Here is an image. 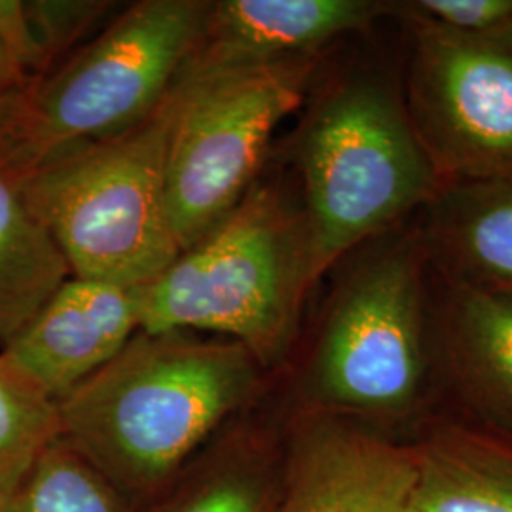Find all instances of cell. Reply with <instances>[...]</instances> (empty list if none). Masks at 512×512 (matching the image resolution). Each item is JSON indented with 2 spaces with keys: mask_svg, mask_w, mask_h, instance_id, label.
I'll return each mask as SVG.
<instances>
[{
  "mask_svg": "<svg viewBox=\"0 0 512 512\" xmlns=\"http://www.w3.org/2000/svg\"><path fill=\"white\" fill-rule=\"evenodd\" d=\"M266 376L234 340L139 330L57 403L61 439L133 511H143L230 421L253 408Z\"/></svg>",
  "mask_w": 512,
  "mask_h": 512,
  "instance_id": "6da1fadb",
  "label": "cell"
},
{
  "mask_svg": "<svg viewBox=\"0 0 512 512\" xmlns=\"http://www.w3.org/2000/svg\"><path fill=\"white\" fill-rule=\"evenodd\" d=\"M315 281L431 202L439 173L414 128L403 82L376 67L336 76L293 137Z\"/></svg>",
  "mask_w": 512,
  "mask_h": 512,
  "instance_id": "7a4b0ae2",
  "label": "cell"
},
{
  "mask_svg": "<svg viewBox=\"0 0 512 512\" xmlns=\"http://www.w3.org/2000/svg\"><path fill=\"white\" fill-rule=\"evenodd\" d=\"M330 293L300 380V406L366 425L412 416L433 349L431 270L416 224L359 247Z\"/></svg>",
  "mask_w": 512,
  "mask_h": 512,
  "instance_id": "3957f363",
  "label": "cell"
},
{
  "mask_svg": "<svg viewBox=\"0 0 512 512\" xmlns=\"http://www.w3.org/2000/svg\"><path fill=\"white\" fill-rule=\"evenodd\" d=\"M315 277L300 205L256 183L143 293L145 332H205L249 349L266 372L291 355Z\"/></svg>",
  "mask_w": 512,
  "mask_h": 512,
  "instance_id": "277c9868",
  "label": "cell"
},
{
  "mask_svg": "<svg viewBox=\"0 0 512 512\" xmlns=\"http://www.w3.org/2000/svg\"><path fill=\"white\" fill-rule=\"evenodd\" d=\"M179 92L131 128L71 148L19 179L73 277L143 287L181 255L167 209Z\"/></svg>",
  "mask_w": 512,
  "mask_h": 512,
  "instance_id": "5b68a950",
  "label": "cell"
},
{
  "mask_svg": "<svg viewBox=\"0 0 512 512\" xmlns=\"http://www.w3.org/2000/svg\"><path fill=\"white\" fill-rule=\"evenodd\" d=\"M209 2L141 0L19 95L0 122V164L18 179L57 154L118 135L173 90Z\"/></svg>",
  "mask_w": 512,
  "mask_h": 512,
  "instance_id": "8992f818",
  "label": "cell"
},
{
  "mask_svg": "<svg viewBox=\"0 0 512 512\" xmlns=\"http://www.w3.org/2000/svg\"><path fill=\"white\" fill-rule=\"evenodd\" d=\"M319 59L175 82L167 209L181 251L217 228L255 186L275 129L304 105Z\"/></svg>",
  "mask_w": 512,
  "mask_h": 512,
  "instance_id": "52a82bcc",
  "label": "cell"
},
{
  "mask_svg": "<svg viewBox=\"0 0 512 512\" xmlns=\"http://www.w3.org/2000/svg\"><path fill=\"white\" fill-rule=\"evenodd\" d=\"M406 107L442 184L512 171V23L458 33L404 12Z\"/></svg>",
  "mask_w": 512,
  "mask_h": 512,
  "instance_id": "ba28073f",
  "label": "cell"
},
{
  "mask_svg": "<svg viewBox=\"0 0 512 512\" xmlns=\"http://www.w3.org/2000/svg\"><path fill=\"white\" fill-rule=\"evenodd\" d=\"M281 440L279 512H414L416 446L304 408H296Z\"/></svg>",
  "mask_w": 512,
  "mask_h": 512,
  "instance_id": "9c48e42d",
  "label": "cell"
},
{
  "mask_svg": "<svg viewBox=\"0 0 512 512\" xmlns=\"http://www.w3.org/2000/svg\"><path fill=\"white\" fill-rule=\"evenodd\" d=\"M382 0H219L209 2L200 37L179 80L321 57L332 42L397 18Z\"/></svg>",
  "mask_w": 512,
  "mask_h": 512,
  "instance_id": "30bf717a",
  "label": "cell"
},
{
  "mask_svg": "<svg viewBox=\"0 0 512 512\" xmlns=\"http://www.w3.org/2000/svg\"><path fill=\"white\" fill-rule=\"evenodd\" d=\"M143 293L71 275L0 353L59 403L143 329Z\"/></svg>",
  "mask_w": 512,
  "mask_h": 512,
  "instance_id": "8fae6325",
  "label": "cell"
},
{
  "mask_svg": "<svg viewBox=\"0 0 512 512\" xmlns=\"http://www.w3.org/2000/svg\"><path fill=\"white\" fill-rule=\"evenodd\" d=\"M416 228L442 281L512 293V171L442 184Z\"/></svg>",
  "mask_w": 512,
  "mask_h": 512,
  "instance_id": "7c38bea8",
  "label": "cell"
},
{
  "mask_svg": "<svg viewBox=\"0 0 512 512\" xmlns=\"http://www.w3.org/2000/svg\"><path fill=\"white\" fill-rule=\"evenodd\" d=\"M442 285L433 348L469 408L512 439V293Z\"/></svg>",
  "mask_w": 512,
  "mask_h": 512,
  "instance_id": "4fadbf2b",
  "label": "cell"
},
{
  "mask_svg": "<svg viewBox=\"0 0 512 512\" xmlns=\"http://www.w3.org/2000/svg\"><path fill=\"white\" fill-rule=\"evenodd\" d=\"M281 469L283 440L247 412L139 512H279Z\"/></svg>",
  "mask_w": 512,
  "mask_h": 512,
  "instance_id": "5bb4252c",
  "label": "cell"
},
{
  "mask_svg": "<svg viewBox=\"0 0 512 512\" xmlns=\"http://www.w3.org/2000/svg\"><path fill=\"white\" fill-rule=\"evenodd\" d=\"M416 450L414 512H512V439L440 423Z\"/></svg>",
  "mask_w": 512,
  "mask_h": 512,
  "instance_id": "9a60e30c",
  "label": "cell"
},
{
  "mask_svg": "<svg viewBox=\"0 0 512 512\" xmlns=\"http://www.w3.org/2000/svg\"><path fill=\"white\" fill-rule=\"evenodd\" d=\"M71 277L54 238L0 164V348H4Z\"/></svg>",
  "mask_w": 512,
  "mask_h": 512,
  "instance_id": "2e32d148",
  "label": "cell"
},
{
  "mask_svg": "<svg viewBox=\"0 0 512 512\" xmlns=\"http://www.w3.org/2000/svg\"><path fill=\"white\" fill-rule=\"evenodd\" d=\"M8 512H135L65 439L35 461L8 495Z\"/></svg>",
  "mask_w": 512,
  "mask_h": 512,
  "instance_id": "e0dca14e",
  "label": "cell"
},
{
  "mask_svg": "<svg viewBox=\"0 0 512 512\" xmlns=\"http://www.w3.org/2000/svg\"><path fill=\"white\" fill-rule=\"evenodd\" d=\"M59 437V404L0 353V486L6 494Z\"/></svg>",
  "mask_w": 512,
  "mask_h": 512,
  "instance_id": "ac0fdd59",
  "label": "cell"
},
{
  "mask_svg": "<svg viewBox=\"0 0 512 512\" xmlns=\"http://www.w3.org/2000/svg\"><path fill=\"white\" fill-rule=\"evenodd\" d=\"M109 2L82 0H33L25 2V12L38 46L52 67L57 57L69 52L93 23L103 16Z\"/></svg>",
  "mask_w": 512,
  "mask_h": 512,
  "instance_id": "d6986e66",
  "label": "cell"
},
{
  "mask_svg": "<svg viewBox=\"0 0 512 512\" xmlns=\"http://www.w3.org/2000/svg\"><path fill=\"white\" fill-rule=\"evenodd\" d=\"M404 12L458 33H490L512 23V0H414Z\"/></svg>",
  "mask_w": 512,
  "mask_h": 512,
  "instance_id": "ffe728a7",
  "label": "cell"
},
{
  "mask_svg": "<svg viewBox=\"0 0 512 512\" xmlns=\"http://www.w3.org/2000/svg\"><path fill=\"white\" fill-rule=\"evenodd\" d=\"M0 46L23 90L50 73L25 12V2L0 0Z\"/></svg>",
  "mask_w": 512,
  "mask_h": 512,
  "instance_id": "44dd1931",
  "label": "cell"
},
{
  "mask_svg": "<svg viewBox=\"0 0 512 512\" xmlns=\"http://www.w3.org/2000/svg\"><path fill=\"white\" fill-rule=\"evenodd\" d=\"M25 92L19 84L18 76L12 71L8 57L0 46V122L6 116L8 109L14 105L21 93Z\"/></svg>",
  "mask_w": 512,
  "mask_h": 512,
  "instance_id": "7402d4cb",
  "label": "cell"
},
{
  "mask_svg": "<svg viewBox=\"0 0 512 512\" xmlns=\"http://www.w3.org/2000/svg\"><path fill=\"white\" fill-rule=\"evenodd\" d=\"M0 512H8V494L2 486H0Z\"/></svg>",
  "mask_w": 512,
  "mask_h": 512,
  "instance_id": "603a6c76",
  "label": "cell"
}]
</instances>
